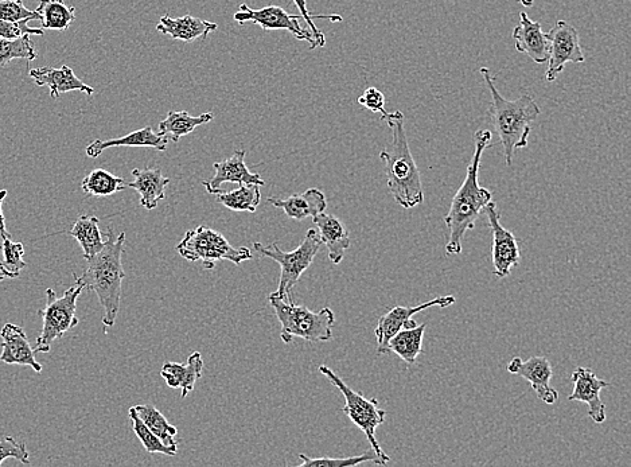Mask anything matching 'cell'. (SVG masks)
Returning <instances> with one entry per match:
<instances>
[{
  "mask_svg": "<svg viewBox=\"0 0 631 467\" xmlns=\"http://www.w3.org/2000/svg\"><path fill=\"white\" fill-rule=\"evenodd\" d=\"M492 132L478 130L474 134V155L467 166L466 178L451 202V208L444 223L449 228V241L446 244L447 255H459L466 233L475 228V223L484 213L485 206L493 201L490 190L482 188L478 182L482 155L492 143Z\"/></svg>",
  "mask_w": 631,
  "mask_h": 467,
  "instance_id": "1",
  "label": "cell"
},
{
  "mask_svg": "<svg viewBox=\"0 0 631 467\" xmlns=\"http://www.w3.org/2000/svg\"><path fill=\"white\" fill-rule=\"evenodd\" d=\"M105 237L107 240L103 249L87 260L88 267L84 274L73 275V278L84 290L95 291L104 309L105 328H114L122 302V283L126 278L122 263L126 233L120 232L115 236L114 229L109 227Z\"/></svg>",
  "mask_w": 631,
  "mask_h": 467,
  "instance_id": "2",
  "label": "cell"
},
{
  "mask_svg": "<svg viewBox=\"0 0 631 467\" xmlns=\"http://www.w3.org/2000/svg\"><path fill=\"white\" fill-rule=\"evenodd\" d=\"M381 120H385L392 132L391 145L380 154L389 193L401 208H416L424 201L422 175L411 153L403 112H385Z\"/></svg>",
  "mask_w": 631,
  "mask_h": 467,
  "instance_id": "3",
  "label": "cell"
},
{
  "mask_svg": "<svg viewBox=\"0 0 631 467\" xmlns=\"http://www.w3.org/2000/svg\"><path fill=\"white\" fill-rule=\"evenodd\" d=\"M486 87L492 96V120L494 130L504 147L506 165L512 166L514 151L528 146L531 124L540 115V107L531 95H523L516 100H506L498 92L489 68L479 69Z\"/></svg>",
  "mask_w": 631,
  "mask_h": 467,
  "instance_id": "4",
  "label": "cell"
},
{
  "mask_svg": "<svg viewBox=\"0 0 631 467\" xmlns=\"http://www.w3.org/2000/svg\"><path fill=\"white\" fill-rule=\"evenodd\" d=\"M268 301L282 326L280 337L284 344H291L294 338L309 342H326L333 338L336 315L329 307H323L315 313L306 306H296L294 302H288L274 293L268 297Z\"/></svg>",
  "mask_w": 631,
  "mask_h": 467,
  "instance_id": "5",
  "label": "cell"
},
{
  "mask_svg": "<svg viewBox=\"0 0 631 467\" xmlns=\"http://www.w3.org/2000/svg\"><path fill=\"white\" fill-rule=\"evenodd\" d=\"M175 249L183 259L192 263H202L205 270L209 271L214 270L221 260H228L240 266L241 263L253 258L251 249L233 247L220 232L204 225L186 232Z\"/></svg>",
  "mask_w": 631,
  "mask_h": 467,
  "instance_id": "6",
  "label": "cell"
},
{
  "mask_svg": "<svg viewBox=\"0 0 631 467\" xmlns=\"http://www.w3.org/2000/svg\"><path fill=\"white\" fill-rule=\"evenodd\" d=\"M322 247L321 236L315 229H309L306 233L305 240L299 245L295 251L283 252L279 245L272 243L263 245L262 243H253V248L264 258L275 260L280 266V279L278 290L275 295L286 299L288 302H294L292 299V289L295 284L301 280L311 264H313L315 256L318 255L319 249Z\"/></svg>",
  "mask_w": 631,
  "mask_h": 467,
  "instance_id": "7",
  "label": "cell"
},
{
  "mask_svg": "<svg viewBox=\"0 0 631 467\" xmlns=\"http://www.w3.org/2000/svg\"><path fill=\"white\" fill-rule=\"evenodd\" d=\"M83 291L84 287L77 283L66 290L62 297H57L53 289L46 290V305L37 313L42 318V330L35 342V353H49L54 341L79 325V318L76 317L77 301Z\"/></svg>",
  "mask_w": 631,
  "mask_h": 467,
  "instance_id": "8",
  "label": "cell"
},
{
  "mask_svg": "<svg viewBox=\"0 0 631 467\" xmlns=\"http://www.w3.org/2000/svg\"><path fill=\"white\" fill-rule=\"evenodd\" d=\"M319 372L327 377L334 387L340 389L345 398V407L342 408L344 414L366 435L372 450L375 451L385 462H391V457L381 449L379 441L376 439V430L387 419V412L381 410L377 399H366L361 393L353 391L340 376L336 375L326 365L319 367Z\"/></svg>",
  "mask_w": 631,
  "mask_h": 467,
  "instance_id": "9",
  "label": "cell"
},
{
  "mask_svg": "<svg viewBox=\"0 0 631 467\" xmlns=\"http://www.w3.org/2000/svg\"><path fill=\"white\" fill-rule=\"evenodd\" d=\"M549 41L548 70L545 80L553 83L567 64H582L586 57L580 46L578 30L566 21L556 22L547 34Z\"/></svg>",
  "mask_w": 631,
  "mask_h": 467,
  "instance_id": "10",
  "label": "cell"
},
{
  "mask_svg": "<svg viewBox=\"0 0 631 467\" xmlns=\"http://www.w3.org/2000/svg\"><path fill=\"white\" fill-rule=\"evenodd\" d=\"M299 18L301 15L288 13L283 7L270 5L262 10H252L251 7L247 6V3H243L240 10L233 15V19L240 25L253 23V25L262 27L263 30H287L294 34V37L298 38L299 41L309 42L310 49H317V42H315L313 34L303 29L299 23Z\"/></svg>",
  "mask_w": 631,
  "mask_h": 467,
  "instance_id": "11",
  "label": "cell"
},
{
  "mask_svg": "<svg viewBox=\"0 0 631 467\" xmlns=\"http://www.w3.org/2000/svg\"><path fill=\"white\" fill-rule=\"evenodd\" d=\"M455 301H457V299H455L453 295H444V297L420 303V305L415 307H393V309L383 315V317L379 319V323H377L375 330L377 337V354L383 356V354L389 353V341H391V338L399 333L400 330L415 328V326L419 325V323L412 318L415 314L435 306L446 309V307L454 305Z\"/></svg>",
  "mask_w": 631,
  "mask_h": 467,
  "instance_id": "12",
  "label": "cell"
},
{
  "mask_svg": "<svg viewBox=\"0 0 631 467\" xmlns=\"http://www.w3.org/2000/svg\"><path fill=\"white\" fill-rule=\"evenodd\" d=\"M484 212L488 217L489 227L493 233V266L494 275L504 279L510 275L513 268L520 264L521 255L516 236L502 227L501 212L496 202L490 201Z\"/></svg>",
  "mask_w": 631,
  "mask_h": 467,
  "instance_id": "13",
  "label": "cell"
},
{
  "mask_svg": "<svg viewBox=\"0 0 631 467\" xmlns=\"http://www.w3.org/2000/svg\"><path fill=\"white\" fill-rule=\"evenodd\" d=\"M506 369L512 375L527 380L541 402L548 406L558 402L559 392L551 385L553 368L547 357L535 356L525 361L521 357H514Z\"/></svg>",
  "mask_w": 631,
  "mask_h": 467,
  "instance_id": "14",
  "label": "cell"
},
{
  "mask_svg": "<svg viewBox=\"0 0 631 467\" xmlns=\"http://www.w3.org/2000/svg\"><path fill=\"white\" fill-rule=\"evenodd\" d=\"M572 383H574V391L568 396V400L587 404L588 416L592 422L605 423L606 406L602 402L601 392L610 387L609 381L599 379L591 369L578 367L572 373Z\"/></svg>",
  "mask_w": 631,
  "mask_h": 467,
  "instance_id": "15",
  "label": "cell"
},
{
  "mask_svg": "<svg viewBox=\"0 0 631 467\" xmlns=\"http://www.w3.org/2000/svg\"><path fill=\"white\" fill-rule=\"evenodd\" d=\"M245 155L247 153L244 150H237L231 158L214 163L213 167L216 170V174L210 181L202 182L206 192L217 196L218 193L222 192L221 185L225 184V182L237 185H266L262 175L249 171L248 166L245 165Z\"/></svg>",
  "mask_w": 631,
  "mask_h": 467,
  "instance_id": "16",
  "label": "cell"
},
{
  "mask_svg": "<svg viewBox=\"0 0 631 467\" xmlns=\"http://www.w3.org/2000/svg\"><path fill=\"white\" fill-rule=\"evenodd\" d=\"M0 338H2V354L0 361L9 365H21V367H30L35 373L42 372V365L35 358L34 349L31 348L25 330L15 323H6L0 329Z\"/></svg>",
  "mask_w": 631,
  "mask_h": 467,
  "instance_id": "17",
  "label": "cell"
},
{
  "mask_svg": "<svg viewBox=\"0 0 631 467\" xmlns=\"http://www.w3.org/2000/svg\"><path fill=\"white\" fill-rule=\"evenodd\" d=\"M29 76L37 87H48L50 97L54 100H57L62 93L73 91L84 92L88 96L95 93V88L83 83L68 65L61 66L60 69L50 68V66L30 69Z\"/></svg>",
  "mask_w": 631,
  "mask_h": 467,
  "instance_id": "18",
  "label": "cell"
},
{
  "mask_svg": "<svg viewBox=\"0 0 631 467\" xmlns=\"http://www.w3.org/2000/svg\"><path fill=\"white\" fill-rule=\"evenodd\" d=\"M513 40L518 53L527 54L536 64H545L549 58V41L541 23L532 21L527 13L520 14V23L514 27Z\"/></svg>",
  "mask_w": 631,
  "mask_h": 467,
  "instance_id": "19",
  "label": "cell"
},
{
  "mask_svg": "<svg viewBox=\"0 0 631 467\" xmlns=\"http://www.w3.org/2000/svg\"><path fill=\"white\" fill-rule=\"evenodd\" d=\"M131 174L134 181L127 184V188L134 189L139 193L140 206L147 210L157 208L159 202L166 198V188L171 182L170 178L165 177L159 167L157 169H153V167L134 169Z\"/></svg>",
  "mask_w": 631,
  "mask_h": 467,
  "instance_id": "20",
  "label": "cell"
},
{
  "mask_svg": "<svg viewBox=\"0 0 631 467\" xmlns=\"http://www.w3.org/2000/svg\"><path fill=\"white\" fill-rule=\"evenodd\" d=\"M167 143H169L167 136L154 132L153 128L148 126L131 132V134L123 136V138L93 140L91 145L85 150V153H87L89 158L95 159L100 157L105 150L112 149V147H151V149L158 151H166Z\"/></svg>",
  "mask_w": 631,
  "mask_h": 467,
  "instance_id": "21",
  "label": "cell"
},
{
  "mask_svg": "<svg viewBox=\"0 0 631 467\" xmlns=\"http://www.w3.org/2000/svg\"><path fill=\"white\" fill-rule=\"evenodd\" d=\"M313 223L318 228L322 244L326 245L330 262L338 266L344 260L346 251L350 248L348 229L336 216L325 212L313 217Z\"/></svg>",
  "mask_w": 631,
  "mask_h": 467,
  "instance_id": "22",
  "label": "cell"
},
{
  "mask_svg": "<svg viewBox=\"0 0 631 467\" xmlns=\"http://www.w3.org/2000/svg\"><path fill=\"white\" fill-rule=\"evenodd\" d=\"M270 204L282 209L290 219L302 221L307 217H315L325 212L327 200L319 189L311 188L302 194H294L287 198H267Z\"/></svg>",
  "mask_w": 631,
  "mask_h": 467,
  "instance_id": "23",
  "label": "cell"
},
{
  "mask_svg": "<svg viewBox=\"0 0 631 467\" xmlns=\"http://www.w3.org/2000/svg\"><path fill=\"white\" fill-rule=\"evenodd\" d=\"M217 29V23L205 21V19L196 18L193 15L174 19L166 14L163 15L157 26L159 33L169 35L173 40L186 42V44H190L198 38L205 40L210 33Z\"/></svg>",
  "mask_w": 631,
  "mask_h": 467,
  "instance_id": "24",
  "label": "cell"
},
{
  "mask_svg": "<svg viewBox=\"0 0 631 467\" xmlns=\"http://www.w3.org/2000/svg\"><path fill=\"white\" fill-rule=\"evenodd\" d=\"M202 372H204V360L200 352H194L186 364L165 363L161 376L170 388L181 389L182 399H185L193 391L197 380L201 379Z\"/></svg>",
  "mask_w": 631,
  "mask_h": 467,
  "instance_id": "25",
  "label": "cell"
},
{
  "mask_svg": "<svg viewBox=\"0 0 631 467\" xmlns=\"http://www.w3.org/2000/svg\"><path fill=\"white\" fill-rule=\"evenodd\" d=\"M69 235L80 244L85 260L99 254L105 244L103 233L100 231V220L96 216H80L70 229Z\"/></svg>",
  "mask_w": 631,
  "mask_h": 467,
  "instance_id": "26",
  "label": "cell"
},
{
  "mask_svg": "<svg viewBox=\"0 0 631 467\" xmlns=\"http://www.w3.org/2000/svg\"><path fill=\"white\" fill-rule=\"evenodd\" d=\"M214 120V115L205 112L200 116H192L189 112L170 111L167 118L159 123V134L171 136L174 143H178L182 136L192 134L197 127L204 126Z\"/></svg>",
  "mask_w": 631,
  "mask_h": 467,
  "instance_id": "27",
  "label": "cell"
},
{
  "mask_svg": "<svg viewBox=\"0 0 631 467\" xmlns=\"http://www.w3.org/2000/svg\"><path fill=\"white\" fill-rule=\"evenodd\" d=\"M426 328V323H422L415 328L400 330L389 341V352L396 353L407 364H415L422 353Z\"/></svg>",
  "mask_w": 631,
  "mask_h": 467,
  "instance_id": "28",
  "label": "cell"
},
{
  "mask_svg": "<svg viewBox=\"0 0 631 467\" xmlns=\"http://www.w3.org/2000/svg\"><path fill=\"white\" fill-rule=\"evenodd\" d=\"M134 408L139 418L161 439L163 445L169 447V449L175 451V453H178V442L177 439H175L178 434L177 427L170 424L169 420L165 418V415H163L158 408L150 406V404H139V406H135Z\"/></svg>",
  "mask_w": 631,
  "mask_h": 467,
  "instance_id": "29",
  "label": "cell"
},
{
  "mask_svg": "<svg viewBox=\"0 0 631 467\" xmlns=\"http://www.w3.org/2000/svg\"><path fill=\"white\" fill-rule=\"evenodd\" d=\"M35 11L44 30H68L76 19V7H69L64 0H41Z\"/></svg>",
  "mask_w": 631,
  "mask_h": 467,
  "instance_id": "30",
  "label": "cell"
},
{
  "mask_svg": "<svg viewBox=\"0 0 631 467\" xmlns=\"http://www.w3.org/2000/svg\"><path fill=\"white\" fill-rule=\"evenodd\" d=\"M128 182L104 169L91 171L81 182V189L91 197H109L127 189Z\"/></svg>",
  "mask_w": 631,
  "mask_h": 467,
  "instance_id": "31",
  "label": "cell"
},
{
  "mask_svg": "<svg viewBox=\"0 0 631 467\" xmlns=\"http://www.w3.org/2000/svg\"><path fill=\"white\" fill-rule=\"evenodd\" d=\"M260 188L262 186L240 185L239 189L232 190V192L218 193L217 201L233 212L255 213L260 200H262Z\"/></svg>",
  "mask_w": 631,
  "mask_h": 467,
  "instance_id": "32",
  "label": "cell"
},
{
  "mask_svg": "<svg viewBox=\"0 0 631 467\" xmlns=\"http://www.w3.org/2000/svg\"><path fill=\"white\" fill-rule=\"evenodd\" d=\"M31 35L25 34L15 40L0 38V68H5L11 61H34L37 58Z\"/></svg>",
  "mask_w": 631,
  "mask_h": 467,
  "instance_id": "33",
  "label": "cell"
},
{
  "mask_svg": "<svg viewBox=\"0 0 631 467\" xmlns=\"http://www.w3.org/2000/svg\"><path fill=\"white\" fill-rule=\"evenodd\" d=\"M299 459L302 461L301 467H348L362 465V463H375V465L379 466L387 465V462L380 458L372 449L362 455H358V457L313 459L305 454H299Z\"/></svg>",
  "mask_w": 631,
  "mask_h": 467,
  "instance_id": "34",
  "label": "cell"
},
{
  "mask_svg": "<svg viewBox=\"0 0 631 467\" xmlns=\"http://www.w3.org/2000/svg\"><path fill=\"white\" fill-rule=\"evenodd\" d=\"M128 416H130L132 430H134L136 437H138L140 443H142L148 454H165L169 455V457H175V455H177L175 451L170 450L169 447L163 445L161 439H159L157 435H155L153 431L144 424L143 420L139 418L138 414H136L134 407L130 408Z\"/></svg>",
  "mask_w": 631,
  "mask_h": 467,
  "instance_id": "35",
  "label": "cell"
},
{
  "mask_svg": "<svg viewBox=\"0 0 631 467\" xmlns=\"http://www.w3.org/2000/svg\"><path fill=\"white\" fill-rule=\"evenodd\" d=\"M0 251L3 252V267L9 272L11 278H18L23 268L26 267V262L23 260L25 247H23L22 243H15L10 237V239H3Z\"/></svg>",
  "mask_w": 631,
  "mask_h": 467,
  "instance_id": "36",
  "label": "cell"
},
{
  "mask_svg": "<svg viewBox=\"0 0 631 467\" xmlns=\"http://www.w3.org/2000/svg\"><path fill=\"white\" fill-rule=\"evenodd\" d=\"M0 19L13 23L40 21V15L37 11L26 9L23 0H0Z\"/></svg>",
  "mask_w": 631,
  "mask_h": 467,
  "instance_id": "37",
  "label": "cell"
},
{
  "mask_svg": "<svg viewBox=\"0 0 631 467\" xmlns=\"http://www.w3.org/2000/svg\"><path fill=\"white\" fill-rule=\"evenodd\" d=\"M292 2H294L296 9H298L299 13H301V18L305 19V21L307 22V25H309L311 34H313L314 40L315 42H317L318 48H323V46L326 45V37H325V34H323L322 31L319 30L317 26H315L314 18L327 19V21H331V22H342L344 21V19H342L341 15H338V14H330V15L311 14L309 9H307L306 0H292Z\"/></svg>",
  "mask_w": 631,
  "mask_h": 467,
  "instance_id": "38",
  "label": "cell"
},
{
  "mask_svg": "<svg viewBox=\"0 0 631 467\" xmlns=\"http://www.w3.org/2000/svg\"><path fill=\"white\" fill-rule=\"evenodd\" d=\"M17 459L23 465H30V453L25 443L18 442L13 437H5L0 441V466L6 459Z\"/></svg>",
  "mask_w": 631,
  "mask_h": 467,
  "instance_id": "39",
  "label": "cell"
},
{
  "mask_svg": "<svg viewBox=\"0 0 631 467\" xmlns=\"http://www.w3.org/2000/svg\"><path fill=\"white\" fill-rule=\"evenodd\" d=\"M25 34L44 35V29H33V27L29 26V21L13 23L0 19V38L15 40V38L22 37Z\"/></svg>",
  "mask_w": 631,
  "mask_h": 467,
  "instance_id": "40",
  "label": "cell"
},
{
  "mask_svg": "<svg viewBox=\"0 0 631 467\" xmlns=\"http://www.w3.org/2000/svg\"><path fill=\"white\" fill-rule=\"evenodd\" d=\"M358 103L364 105L366 110L376 112V114L379 112V114L384 115L385 112H387V110H385L384 93L375 87L366 89V91L358 97Z\"/></svg>",
  "mask_w": 631,
  "mask_h": 467,
  "instance_id": "41",
  "label": "cell"
},
{
  "mask_svg": "<svg viewBox=\"0 0 631 467\" xmlns=\"http://www.w3.org/2000/svg\"><path fill=\"white\" fill-rule=\"evenodd\" d=\"M7 194H9V192H7L6 189L0 190V239H10L11 237V233L9 231H7V227H6V219L5 216H3V201H5V198L7 197Z\"/></svg>",
  "mask_w": 631,
  "mask_h": 467,
  "instance_id": "42",
  "label": "cell"
},
{
  "mask_svg": "<svg viewBox=\"0 0 631 467\" xmlns=\"http://www.w3.org/2000/svg\"><path fill=\"white\" fill-rule=\"evenodd\" d=\"M6 279H13V278H11V275L9 274V272L5 270V267H3L2 262H0V282H3V280H6Z\"/></svg>",
  "mask_w": 631,
  "mask_h": 467,
  "instance_id": "43",
  "label": "cell"
},
{
  "mask_svg": "<svg viewBox=\"0 0 631 467\" xmlns=\"http://www.w3.org/2000/svg\"><path fill=\"white\" fill-rule=\"evenodd\" d=\"M518 2H520L521 5H524L525 7H531L535 0H518Z\"/></svg>",
  "mask_w": 631,
  "mask_h": 467,
  "instance_id": "44",
  "label": "cell"
}]
</instances>
